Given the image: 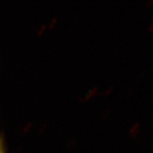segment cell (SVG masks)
I'll list each match as a JSON object with an SVG mask.
<instances>
[{
    "mask_svg": "<svg viewBox=\"0 0 153 153\" xmlns=\"http://www.w3.org/2000/svg\"><path fill=\"white\" fill-rule=\"evenodd\" d=\"M0 153H7L6 152V145L4 136L0 133Z\"/></svg>",
    "mask_w": 153,
    "mask_h": 153,
    "instance_id": "obj_1",
    "label": "cell"
}]
</instances>
